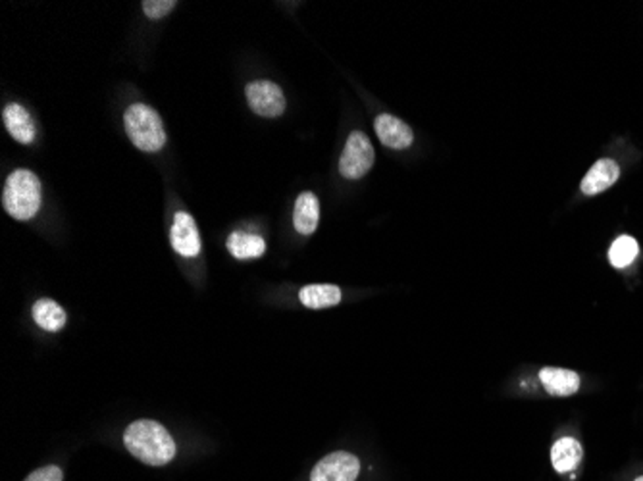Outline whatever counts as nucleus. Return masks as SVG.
<instances>
[{
	"mask_svg": "<svg viewBox=\"0 0 643 481\" xmlns=\"http://www.w3.org/2000/svg\"><path fill=\"white\" fill-rule=\"evenodd\" d=\"M124 443L133 457L148 466H164L175 457L172 435L155 420H137L128 426Z\"/></svg>",
	"mask_w": 643,
	"mask_h": 481,
	"instance_id": "f257e3e1",
	"label": "nucleus"
},
{
	"mask_svg": "<svg viewBox=\"0 0 643 481\" xmlns=\"http://www.w3.org/2000/svg\"><path fill=\"white\" fill-rule=\"evenodd\" d=\"M41 197V182L33 172L16 170L6 179L3 204L14 220H32L39 212Z\"/></svg>",
	"mask_w": 643,
	"mask_h": 481,
	"instance_id": "f03ea898",
	"label": "nucleus"
},
{
	"mask_svg": "<svg viewBox=\"0 0 643 481\" xmlns=\"http://www.w3.org/2000/svg\"><path fill=\"white\" fill-rule=\"evenodd\" d=\"M128 137L143 153H158L166 145V129H164L158 112L147 104H131L124 114Z\"/></svg>",
	"mask_w": 643,
	"mask_h": 481,
	"instance_id": "7ed1b4c3",
	"label": "nucleus"
},
{
	"mask_svg": "<svg viewBox=\"0 0 643 481\" xmlns=\"http://www.w3.org/2000/svg\"><path fill=\"white\" fill-rule=\"evenodd\" d=\"M374 146L363 131H355L349 135L347 145L343 148L339 158V172L347 179H361L374 166Z\"/></svg>",
	"mask_w": 643,
	"mask_h": 481,
	"instance_id": "20e7f679",
	"label": "nucleus"
},
{
	"mask_svg": "<svg viewBox=\"0 0 643 481\" xmlns=\"http://www.w3.org/2000/svg\"><path fill=\"white\" fill-rule=\"evenodd\" d=\"M245 95L252 112L262 118H278L286 110V97L272 81H252L247 85Z\"/></svg>",
	"mask_w": 643,
	"mask_h": 481,
	"instance_id": "39448f33",
	"label": "nucleus"
},
{
	"mask_svg": "<svg viewBox=\"0 0 643 481\" xmlns=\"http://www.w3.org/2000/svg\"><path fill=\"white\" fill-rule=\"evenodd\" d=\"M361 472V462L351 453H337L327 455L322 458L310 474V481H355Z\"/></svg>",
	"mask_w": 643,
	"mask_h": 481,
	"instance_id": "423d86ee",
	"label": "nucleus"
},
{
	"mask_svg": "<svg viewBox=\"0 0 643 481\" xmlns=\"http://www.w3.org/2000/svg\"><path fill=\"white\" fill-rule=\"evenodd\" d=\"M170 240L172 247L177 254H182L185 259H193L197 257L201 252V237H199V230L197 223L193 220L191 214L187 212H179L174 216V225L170 230Z\"/></svg>",
	"mask_w": 643,
	"mask_h": 481,
	"instance_id": "0eeeda50",
	"label": "nucleus"
},
{
	"mask_svg": "<svg viewBox=\"0 0 643 481\" xmlns=\"http://www.w3.org/2000/svg\"><path fill=\"white\" fill-rule=\"evenodd\" d=\"M374 127H376L378 139L382 141V145L390 148H397V150L409 148L414 141L412 129L402 122V119L392 114H380L376 118V122H374Z\"/></svg>",
	"mask_w": 643,
	"mask_h": 481,
	"instance_id": "6e6552de",
	"label": "nucleus"
},
{
	"mask_svg": "<svg viewBox=\"0 0 643 481\" xmlns=\"http://www.w3.org/2000/svg\"><path fill=\"white\" fill-rule=\"evenodd\" d=\"M619 175H620L619 164L610 158H601L593 164L586 177L582 179L580 189L582 193L588 194V197H593V194H600L615 185Z\"/></svg>",
	"mask_w": 643,
	"mask_h": 481,
	"instance_id": "1a4fd4ad",
	"label": "nucleus"
},
{
	"mask_svg": "<svg viewBox=\"0 0 643 481\" xmlns=\"http://www.w3.org/2000/svg\"><path fill=\"white\" fill-rule=\"evenodd\" d=\"M320 222V203L317 194L305 191L298 194L293 212V225L301 235H312L318 228Z\"/></svg>",
	"mask_w": 643,
	"mask_h": 481,
	"instance_id": "9d476101",
	"label": "nucleus"
},
{
	"mask_svg": "<svg viewBox=\"0 0 643 481\" xmlns=\"http://www.w3.org/2000/svg\"><path fill=\"white\" fill-rule=\"evenodd\" d=\"M5 127L12 135V139H16L22 145H32L35 139V127L29 112L22 107V104L10 102L3 112Z\"/></svg>",
	"mask_w": 643,
	"mask_h": 481,
	"instance_id": "9b49d317",
	"label": "nucleus"
},
{
	"mask_svg": "<svg viewBox=\"0 0 643 481\" xmlns=\"http://www.w3.org/2000/svg\"><path fill=\"white\" fill-rule=\"evenodd\" d=\"M540 380L547 393L555 397H571L578 393V389L582 385L580 375L572 370H564V368H544L540 372Z\"/></svg>",
	"mask_w": 643,
	"mask_h": 481,
	"instance_id": "f8f14e48",
	"label": "nucleus"
},
{
	"mask_svg": "<svg viewBox=\"0 0 643 481\" xmlns=\"http://www.w3.org/2000/svg\"><path fill=\"white\" fill-rule=\"evenodd\" d=\"M584 458V448L574 438H561L551 448V464L555 472L568 474L574 472Z\"/></svg>",
	"mask_w": 643,
	"mask_h": 481,
	"instance_id": "ddd939ff",
	"label": "nucleus"
},
{
	"mask_svg": "<svg viewBox=\"0 0 643 481\" xmlns=\"http://www.w3.org/2000/svg\"><path fill=\"white\" fill-rule=\"evenodd\" d=\"M228 250L239 260L260 259L266 252V243L260 235L245 231H233L228 239Z\"/></svg>",
	"mask_w": 643,
	"mask_h": 481,
	"instance_id": "4468645a",
	"label": "nucleus"
},
{
	"mask_svg": "<svg viewBox=\"0 0 643 481\" xmlns=\"http://www.w3.org/2000/svg\"><path fill=\"white\" fill-rule=\"evenodd\" d=\"M33 320L47 332H60L66 325V312L52 298H39L33 305Z\"/></svg>",
	"mask_w": 643,
	"mask_h": 481,
	"instance_id": "2eb2a0df",
	"label": "nucleus"
},
{
	"mask_svg": "<svg viewBox=\"0 0 643 481\" xmlns=\"http://www.w3.org/2000/svg\"><path fill=\"white\" fill-rule=\"evenodd\" d=\"M301 303L308 308L320 310L327 307H336L341 300V291L336 285H308V288L301 289L298 293Z\"/></svg>",
	"mask_w": 643,
	"mask_h": 481,
	"instance_id": "dca6fc26",
	"label": "nucleus"
},
{
	"mask_svg": "<svg viewBox=\"0 0 643 481\" xmlns=\"http://www.w3.org/2000/svg\"><path fill=\"white\" fill-rule=\"evenodd\" d=\"M638 252H639V247H638V240L630 235H622L619 237L615 243L610 245L609 249V262L622 269V268H628L630 266L636 257H638Z\"/></svg>",
	"mask_w": 643,
	"mask_h": 481,
	"instance_id": "f3484780",
	"label": "nucleus"
},
{
	"mask_svg": "<svg viewBox=\"0 0 643 481\" xmlns=\"http://www.w3.org/2000/svg\"><path fill=\"white\" fill-rule=\"evenodd\" d=\"M177 6L175 0H145L143 10L151 20H160Z\"/></svg>",
	"mask_w": 643,
	"mask_h": 481,
	"instance_id": "a211bd4d",
	"label": "nucleus"
},
{
	"mask_svg": "<svg viewBox=\"0 0 643 481\" xmlns=\"http://www.w3.org/2000/svg\"><path fill=\"white\" fill-rule=\"evenodd\" d=\"M25 481H62V470L58 466H44V468L33 472Z\"/></svg>",
	"mask_w": 643,
	"mask_h": 481,
	"instance_id": "6ab92c4d",
	"label": "nucleus"
},
{
	"mask_svg": "<svg viewBox=\"0 0 643 481\" xmlns=\"http://www.w3.org/2000/svg\"><path fill=\"white\" fill-rule=\"evenodd\" d=\"M634 481H643V476H639V477H636Z\"/></svg>",
	"mask_w": 643,
	"mask_h": 481,
	"instance_id": "aec40b11",
	"label": "nucleus"
}]
</instances>
